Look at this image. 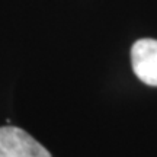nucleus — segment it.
Returning a JSON list of instances; mask_svg holds the SVG:
<instances>
[{
  "label": "nucleus",
  "instance_id": "f257e3e1",
  "mask_svg": "<svg viewBox=\"0 0 157 157\" xmlns=\"http://www.w3.org/2000/svg\"><path fill=\"white\" fill-rule=\"evenodd\" d=\"M0 157H51L34 137L22 128L0 127Z\"/></svg>",
  "mask_w": 157,
  "mask_h": 157
},
{
  "label": "nucleus",
  "instance_id": "f03ea898",
  "mask_svg": "<svg viewBox=\"0 0 157 157\" xmlns=\"http://www.w3.org/2000/svg\"><path fill=\"white\" fill-rule=\"evenodd\" d=\"M131 64L143 83L157 86V39L137 41L131 48Z\"/></svg>",
  "mask_w": 157,
  "mask_h": 157
}]
</instances>
